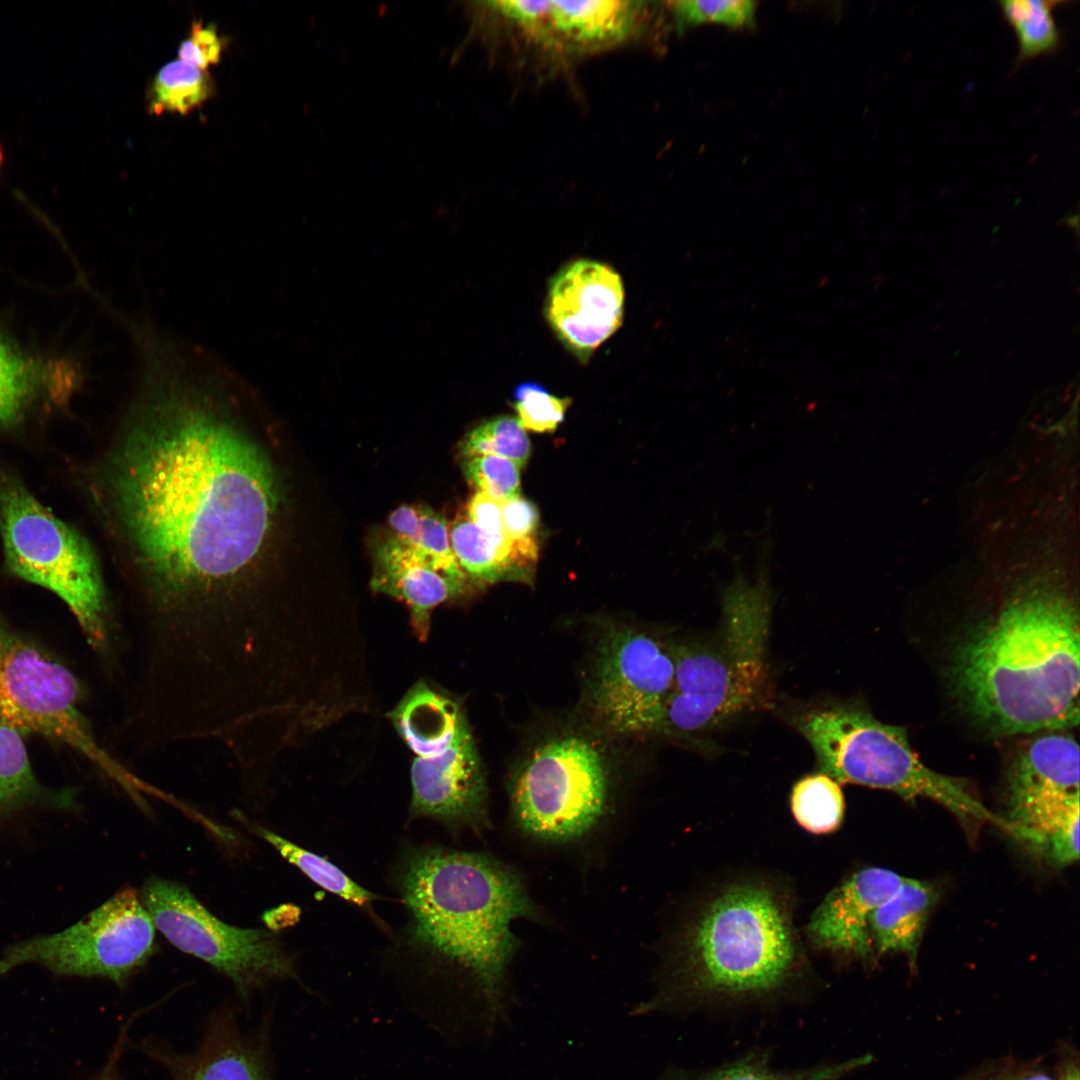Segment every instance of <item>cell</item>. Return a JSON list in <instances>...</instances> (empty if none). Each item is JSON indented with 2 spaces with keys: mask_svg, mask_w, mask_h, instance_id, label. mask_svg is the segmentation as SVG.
Instances as JSON below:
<instances>
[{
  "mask_svg": "<svg viewBox=\"0 0 1080 1080\" xmlns=\"http://www.w3.org/2000/svg\"><path fill=\"white\" fill-rule=\"evenodd\" d=\"M136 376L94 487L134 589L141 663L195 680L256 675L270 657L261 589L281 504L256 391L201 349L154 353Z\"/></svg>",
  "mask_w": 1080,
  "mask_h": 1080,
  "instance_id": "6da1fadb",
  "label": "cell"
},
{
  "mask_svg": "<svg viewBox=\"0 0 1080 1080\" xmlns=\"http://www.w3.org/2000/svg\"><path fill=\"white\" fill-rule=\"evenodd\" d=\"M1079 616L1065 591H1014L951 646L947 674L968 715L999 734L1071 728L1079 721Z\"/></svg>",
  "mask_w": 1080,
  "mask_h": 1080,
  "instance_id": "7a4b0ae2",
  "label": "cell"
},
{
  "mask_svg": "<svg viewBox=\"0 0 1080 1080\" xmlns=\"http://www.w3.org/2000/svg\"><path fill=\"white\" fill-rule=\"evenodd\" d=\"M396 885L414 946L470 974L497 1004L517 947L512 922L536 914L519 875L487 854L430 845L408 850Z\"/></svg>",
  "mask_w": 1080,
  "mask_h": 1080,
  "instance_id": "3957f363",
  "label": "cell"
},
{
  "mask_svg": "<svg viewBox=\"0 0 1080 1080\" xmlns=\"http://www.w3.org/2000/svg\"><path fill=\"white\" fill-rule=\"evenodd\" d=\"M803 971L789 902L774 884L739 879L702 900L679 934L666 1002L739 1007L786 995Z\"/></svg>",
  "mask_w": 1080,
  "mask_h": 1080,
  "instance_id": "277c9868",
  "label": "cell"
},
{
  "mask_svg": "<svg viewBox=\"0 0 1080 1080\" xmlns=\"http://www.w3.org/2000/svg\"><path fill=\"white\" fill-rule=\"evenodd\" d=\"M758 554L753 582L737 563L723 587L718 631L706 640L675 644L673 686L656 735L693 736L770 704L768 540Z\"/></svg>",
  "mask_w": 1080,
  "mask_h": 1080,
  "instance_id": "5b68a950",
  "label": "cell"
},
{
  "mask_svg": "<svg viewBox=\"0 0 1080 1080\" xmlns=\"http://www.w3.org/2000/svg\"><path fill=\"white\" fill-rule=\"evenodd\" d=\"M796 726L813 748L820 772L840 785L887 790L905 800L929 799L966 825L989 822L1008 831L1005 819L989 811L961 780L922 763L901 727L849 706L811 710Z\"/></svg>",
  "mask_w": 1080,
  "mask_h": 1080,
  "instance_id": "8992f818",
  "label": "cell"
},
{
  "mask_svg": "<svg viewBox=\"0 0 1080 1080\" xmlns=\"http://www.w3.org/2000/svg\"><path fill=\"white\" fill-rule=\"evenodd\" d=\"M0 536L7 569L57 595L98 654L111 649L112 615L96 555L76 529L0 470Z\"/></svg>",
  "mask_w": 1080,
  "mask_h": 1080,
  "instance_id": "52a82bcc",
  "label": "cell"
},
{
  "mask_svg": "<svg viewBox=\"0 0 1080 1080\" xmlns=\"http://www.w3.org/2000/svg\"><path fill=\"white\" fill-rule=\"evenodd\" d=\"M81 698L75 675L0 613V720L70 747L126 789H145L96 740Z\"/></svg>",
  "mask_w": 1080,
  "mask_h": 1080,
  "instance_id": "ba28073f",
  "label": "cell"
},
{
  "mask_svg": "<svg viewBox=\"0 0 1080 1080\" xmlns=\"http://www.w3.org/2000/svg\"><path fill=\"white\" fill-rule=\"evenodd\" d=\"M610 772L602 752L576 734L535 747L510 782L514 820L527 835L551 843L586 836L606 814Z\"/></svg>",
  "mask_w": 1080,
  "mask_h": 1080,
  "instance_id": "9c48e42d",
  "label": "cell"
},
{
  "mask_svg": "<svg viewBox=\"0 0 1080 1080\" xmlns=\"http://www.w3.org/2000/svg\"><path fill=\"white\" fill-rule=\"evenodd\" d=\"M675 674V643L611 623L597 641L588 685L595 723L612 736L656 735Z\"/></svg>",
  "mask_w": 1080,
  "mask_h": 1080,
  "instance_id": "30bf717a",
  "label": "cell"
},
{
  "mask_svg": "<svg viewBox=\"0 0 1080 1080\" xmlns=\"http://www.w3.org/2000/svg\"><path fill=\"white\" fill-rule=\"evenodd\" d=\"M155 925L134 889H124L60 932L7 946L0 976L24 964L57 975L103 977L124 985L151 957Z\"/></svg>",
  "mask_w": 1080,
  "mask_h": 1080,
  "instance_id": "8fae6325",
  "label": "cell"
},
{
  "mask_svg": "<svg viewBox=\"0 0 1080 1080\" xmlns=\"http://www.w3.org/2000/svg\"><path fill=\"white\" fill-rule=\"evenodd\" d=\"M1010 835L1056 866L1079 858V746L1069 735L1030 741L1008 773Z\"/></svg>",
  "mask_w": 1080,
  "mask_h": 1080,
  "instance_id": "7c38bea8",
  "label": "cell"
},
{
  "mask_svg": "<svg viewBox=\"0 0 1080 1080\" xmlns=\"http://www.w3.org/2000/svg\"><path fill=\"white\" fill-rule=\"evenodd\" d=\"M141 899L170 943L215 967L241 996L272 980L296 977L293 960L272 933L222 922L182 884L152 877Z\"/></svg>",
  "mask_w": 1080,
  "mask_h": 1080,
  "instance_id": "4fadbf2b",
  "label": "cell"
},
{
  "mask_svg": "<svg viewBox=\"0 0 1080 1080\" xmlns=\"http://www.w3.org/2000/svg\"><path fill=\"white\" fill-rule=\"evenodd\" d=\"M638 1H519L506 10L507 27L521 40L561 58L582 57L629 40L647 8Z\"/></svg>",
  "mask_w": 1080,
  "mask_h": 1080,
  "instance_id": "5bb4252c",
  "label": "cell"
},
{
  "mask_svg": "<svg viewBox=\"0 0 1080 1080\" xmlns=\"http://www.w3.org/2000/svg\"><path fill=\"white\" fill-rule=\"evenodd\" d=\"M624 303L618 272L606 263L580 258L553 275L544 314L560 342L586 362L622 325Z\"/></svg>",
  "mask_w": 1080,
  "mask_h": 1080,
  "instance_id": "9a60e30c",
  "label": "cell"
},
{
  "mask_svg": "<svg viewBox=\"0 0 1080 1080\" xmlns=\"http://www.w3.org/2000/svg\"><path fill=\"white\" fill-rule=\"evenodd\" d=\"M411 784V817L430 818L453 831L481 832L489 825L487 785L472 733L440 754L416 757Z\"/></svg>",
  "mask_w": 1080,
  "mask_h": 1080,
  "instance_id": "2e32d148",
  "label": "cell"
},
{
  "mask_svg": "<svg viewBox=\"0 0 1080 1080\" xmlns=\"http://www.w3.org/2000/svg\"><path fill=\"white\" fill-rule=\"evenodd\" d=\"M905 877L881 867L852 873L834 887L810 917L806 932L811 944L842 960H876L869 920Z\"/></svg>",
  "mask_w": 1080,
  "mask_h": 1080,
  "instance_id": "e0dca14e",
  "label": "cell"
},
{
  "mask_svg": "<svg viewBox=\"0 0 1080 1080\" xmlns=\"http://www.w3.org/2000/svg\"><path fill=\"white\" fill-rule=\"evenodd\" d=\"M370 584L374 592L387 594L406 604L413 631L421 641L429 635L432 611L466 592L435 570L413 545L395 534L376 549Z\"/></svg>",
  "mask_w": 1080,
  "mask_h": 1080,
  "instance_id": "ac0fdd59",
  "label": "cell"
},
{
  "mask_svg": "<svg viewBox=\"0 0 1080 1080\" xmlns=\"http://www.w3.org/2000/svg\"><path fill=\"white\" fill-rule=\"evenodd\" d=\"M150 1049L173 1080H273L263 1045L224 1017L215 1020L200 1046L189 1054Z\"/></svg>",
  "mask_w": 1080,
  "mask_h": 1080,
  "instance_id": "d6986e66",
  "label": "cell"
},
{
  "mask_svg": "<svg viewBox=\"0 0 1080 1080\" xmlns=\"http://www.w3.org/2000/svg\"><path fill=\"white\" fill-rule=\"evenodd\" d=\"M388 716L417 757L440 754L471 733L458 700L425 680L410 687Z\"/></svg>",
  "mask_w": 1080,
  "mask_h": 1080,
  "instance_id": "ffe728a7",
  "label": "cell"
},
{
  "mask_svg": "<svg viewBox=\"0 0 1080 1080\" xmlns=\"http://www.w3.org/2000/svg\"><path fill=\"white\" fill-rule=\"evenodd\" d=\"M454 555L468 578L480 583L530 582L538 557L535 538L513 540L490 534L466 516L449 528Z\"/></svg>",
  "mask_w": 1080,
  "mask_h": 1080,
  "instance_id": "44dd1931",
  "label": "cell"
},
{
  "mask_svg": "<svg viewBox=\"0 0 1080 1080\" xmlns=\"http://www.w3.org/2000/svg\"><path fill=\"white\" fill-rule=\"evenodd\" d=\"M938 898L929 882L905 877L897 890L879 905L869 920L877 957L901 953L914 967L929 915Z\"/></svg>",
  "mask_w": 1080,
  "mask_h": 1080,
  "instance_id": "7402d4cb",
  "label": "cell"
},
{
  "mask_svg": "<svg viewBox=\"0 0 1080 1080\" xmlns=\"http://www.w3.org/2000/svg\"><path fill=\"white\" fill-rule=\"evenodd\" d=\"M77 807L73 788H49L38 780L21 734L0 720V827L25 812Z\"/></svg>",
  "mask_w": 1080,
  "mask_h": 1080,
  "instance_id": "603a6c76",
  "label": "cell"
},
{
  "mask_svg": "<svg viewBox=\"0 0 1080 1080\" xmlns=\"http://www.w3.org/2000/svg\"><path fill=\"white\" fill-rule=\"evenodd\" d=\"M1068 1L1001 0L997 1L1002 17L1018 41L1016 65L1041 56L1056 54L1063 45L1054 11Z\"/></svg>",
  "mask_w": 1080,
  "mask_h": 1080,
  "instance_id": "cb8c5ba5",
  "label": "cell"
},
{
  "mask_svg": "<svg viewBox=\"0 0 1080 1080\" xmlns=\"http://www.w3.org/2000/svg\"><path fill=\"white\" fill-rule=\"evenodd\" d=\"M869 1061L870 1057L864 1056L785 1071L772 1066L766 1051L754 1050L729 1063L676 1080H843Z\"/></svg>",
  "mask_w": 1080,
  "mask_h": 1080,
  "instance_id": "d4e9b609",
  "label": "cell"
},
{
  "mask_svg": "<svg viewBox=\"0 0 1080 1080\" xmlns=\"http://www.w3.org/2000/svg\"><path fill=\"white\" fill-rule=\"evenodd\" d=\"M790 806L794 819L805 831L828 834L838 830L843 822L845 799L841 785L819 772L794 784Z\"/></svg>",
  "mask_w": 1080,
  "mask_h": 1080,
  "instance_id": "484cf974",
  "label": "cell"
},
{
  "mask_svg": "<svg viewBox=\"0 0 1080 1080\" xmlns=\"http://www.w3.org/2000/svg\"><path fill=\"white\" fill-rule=\"evenodd\" d=\"M250 826L252 831L270 843L283 858L324 890L360 908L368 907L377 899L375 894L357 884L326 857L308 851L259 825Z\"/></svg>",
  "mask_w": 1080,
  "mask_h": 1080,
  "instance_id": "4316f807",
  "label": "cell"
},
{
  "mask_svg": "<svg viewBox=\"0 0 1080 1080\" xmlns=\"http://www.w3.org/2000/svg\"><path fill=\"white\" fill-rule=\"evenodd\" d=\"M214 91L210 75L181 60L165 64L155 75L148 93L151 113L185 115L198 108Z\"/></svg>",
  "mask_w": 1080,
  "mask_h": 1080,
  "instance_id": "83f0119b",
  "label": "cell"
},
{
  "mask_svg": "<svg viewBox=\"0 0 1080 1080\" xmlns=\"http://www.w3.org/2000/svg\"><path fill=\"white\" fill-rule=\"evenodd\" d=\"M43 369L0 337V426L16 424L43 378Z\"/></svg>",
  "mask_w": 1080,
  "mask_h": 1080,
  "instance_id": "f1b7e54d",
  "label": "cell"
},
{
  "mask_svg": "<svg viewBox=\"0 0 1080 1080\" xmlns=\"http://www.w3.org/2000/svg\"><path fill=\"white\" fill-rule=\"evenodd\" d=\"M459 450L466 458L478 455L501 456L521 468L531 455V443L519 420L505 415L474 427L464 436Z\"/></svg>",
  "mask_w": 1080,
  "mask_h": 1080,
  "instance_id": "f546056e",
  "label": "cell"
},
{
  "mask_svg": "<svg viewBox=\"0 0 1080 1080\" xmlns=\"http://www.w3.org/2000/svg\"><path fill=\"white\" fill-rule=\"evenodd\" d=\"M413 545L431 566L466 590L468 577L460 567L450 543L446 518L425 505H418V520L414 531L402 538Z\"/></svg>",
  "mask_w": 1080,
  "mask_h": 1080,
  "instance_id": "4dcf8cb0",
  "label": "cell"
},
{
  "mask_svg": "<svg viewBox=\"0 0 1080 1080\" xmlns=\"http://www.w3.org/2000/svg\"><path fill=\"white\" fill-rule=\"evenodd\" d=\"M668 5L679 31L706 23L751 27L757 8V3L749 0H679Z\"/></svg>",
  "mask_w": 1080,
  "mask_h": 1080,
  "instance_id": "1f68e13d",
  "label": "cell"
},
{
  "mask_svg": "<svg viewBox=\"0 0 1080 1080\" xmlns=\"http://www.w3.org/2000/svg\"><path fill=\"white\" fill-rule=\"evenodd\" d=\"M571 399L558 397L534 381L520 383L513 391V405L524 429L553 432L564 420Z\"/></svg>",
  "mask_w": 1080,
  "mask_h": 1080,
  "instance_id": "d6a6232c",
  "label": "cell"
},
{
  "mask_svg": "<svg viewBox=\"0 0 1080 1080\" xmlns=\"http://www.w3.org/2000/svg\"><path fill=\"white\" fill-rule=\"evenodd\" d=\"M463 473L478 491L496 499L505 501L519 496L520 467L507 458L497 455L466 458Z\"/></svg>",
  "mask_w": 1080,
  "mask_h": 1080,
  "instance_id": "836d02e7",
  "label": "cell"
},
{
  "mask_svg": "<svg viewBox=\"0 0 1080 1080\" xmlns=\"http://www.w3.org/2000/svg\"><path fill=\"white\" fill-rule=\"evenodd\" d=\"M224 48L221 37L214 24L194 22L190 35L184 39L178 49L179 60L206 71L210 65L217 64Z\"/></svg>",
  "mask_w": 1080,
  "mask_h": 1080,
  "instance_id": "e575fe53",
  "label": "cell"
},
{
  "mask_svg": "<svg viewBox=\"0 0 1080 1080\" xmlns=\"http://www.w3.org/2000/svg\"><path fill=\"white\" fill-rule=\"evenodd\" d=\"M502 523L504 534L510 539L535 538L539 524L536 506L520 495L503 501Z\"/></svg>",
  "mask_w": 1080,
  "mask_h": 1080,
  "instance_id": "d590c367",
  "label": "cell"
},
{
  "mask_svg": "<svg viewBox=\"0 0 1080 1080\" xmlns=\"http://www.w3.org/2000/svg\"><path fill=\"white\" fill-rule=\"evenodd\" d=\"M502 506L503 500L477 491L468 502L466 517L487 533L504 534Z\"/></svg>",
  "mask_w": 1080,
  "mask_h": 1080,
  "instance_id": "8d00e7d4",
  "label": "cell"
},
{
  "mask_svg": "<svg viewBox=\"0 0 1080 1080\" xmlns=\"http://www.w3.org/2000/svg\"><path fill=\"white\" fill-rule=\"evenodd\" d=\"M122 1043L123 1038L118 1041V1044L115 1047L107 1065L94 1080H120L119 1073L117 1071V1062L121 1055Z\"/></svg>",
  "mask_w": 1080,
  "mask_h": 1080,
  "instance_id": "74e56055",
  "label": "cell"
},
{
  "mask_svg": "<svg viewBox=\"0 0 1080 1080\" xmlns=\"http://www.w3.org/2000/svg\"><path fill=\"white\" fill-rule=\"evenodd\" d=\"M1012 1080H1053V1079L1050 1076L1045 1075L1043 1073H1029V1074H1025V1075H1021L1019 1077H1016V1078H1014Z\"/></svg>",
  "mask_w": 1080,
  "mask_h": 1080,
  "instance_id": "f35d334b",
  "label": "cell"
},
{
  "mask_svg": "<svg viewBox=\"0 0 1080 1080\" xmlns=\"http://www.w3.org/2000/svg\"><path fill=\"white\" fill-rule=\"evenodd\" d=\"M1061 1080H1080L1079 1070L1077 1067H1069L1063 1074Z\"/></svg>",
  "mask_w": 1080,
  "mask_h": 1080,
  "instance_id": "ab89813d",
  "label": "cell"
},
{
  "mask_svg": "<svg viewBox=\"0 0 1080 1080\" xmlns=\"http://www.w3.org/2000/svg\"><path fill=\"white\" fill-rule=\"evenodd\" d=\"M3 160H4V154H3L2 146H1V143H0V170H1Z\"/></svg>",
  "mask_w": 1080,
  "mask_h": 1080,
  "instance_id": "60d3db41",
  "label": "cell"
}]
</instances>
